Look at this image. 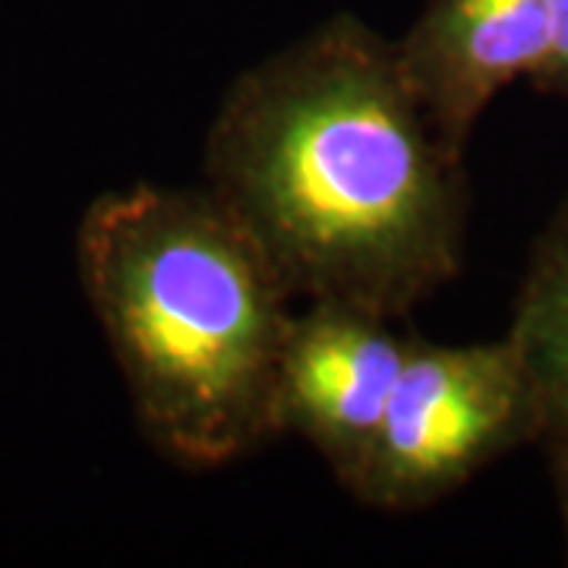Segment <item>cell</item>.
<instances>
[{"instance_id": "obj_1", "label": "cell", "mask_w": 568, "mask_h": 568, "mask_svg": "<svg viewBox=\"0 0 568 568\" xmlns=\"http://www.w3.org/2000/svg\"><path fill=\"white\" fill-rule=\"evenodd\" d=\"M205 190L294 301L402 320L465 260V155L429 121L395 41L354 17L244 70L205 140Z\"/></svg>"}, {"instance_id": "obj_2", "label": "cell", "mask_w": 568, "mask_h": 568, "mask_svg": "<svg viewBox=\"0 0 568 568\" xmlns=\"http://www.w3.org/2000/svg\"><path fill=\"white\" fill-rule=\"evenodd\" d=\"M77 260L142 433L168 458L222 467L275 436L294 294L205 186L104 193L82 215Z\"/></svg>"}, {"instance_id": "obj_3", "label": "cell", "mask_w": 568, "mask_h": 568, "mask_svg": "<svg viewBox=\"0 0 568 568\" xmlns=\"http://www.w3.org/2000/svg\"><path fill=\"white\" fill-rule=\"evenodd\" d=\"M544 410L503 335L480 345L410 338L379 436L351 496L383 511H417L484 467L540 446Z\"/></svg>"}, {"instance_id": "obj_4", "label": "cell", "mask_w": 568, "mask_h": 568, "mask_svg": "<svg viewBox=\"0 0 568 568\" xmlns=\"http://www.w3.org/2000/svg\"><path fill=\"white\" fill-rule=\"evenodd\" d=\"M395 323L369 306L306 301L284 335L275 436L306 439L347 493L364 474L410 347Z\"/></svg>"}, {"instance_id": "obj_5", "label": "cell", "mask_w": 568, "mask_h": 568, "mask_svg": "<svg viewBox=\"0 0 568 568\" xmlns=\"http://www.w3.org/2000/svg\"><path fill=\"white\" fill-rule=\"evenodd\" d=\"M549 39V0H433L395 51L429 121L465 155L489 102L540 77Z\"/></svg>"}, {"instance_id": "obj_6", "label": "cell", "mask_w": 568, "mask_h": 568, "mask_svg": "<svg viewBox=\"0 0 568 568\" xmlns=\"http://www.w3.org/2000/svg\"><path fill=\"white\" fill-rule=\"evenodd\" d=\"M506 338L540 402L544 433L568 420V196L530 246Z\"/></svg>"}, {"instance_id": "obj_7", "label": "cell", "mask_w": 568, "mask_h": 568, "mask_svg": "<svg viewBox=\"0 0 568 568\" xmlns=\"http://www.w3.org/2000/svg\"><path fill=\"white\" fill-rule=\"evenodd\" d=\"M549 13H552L549 58L534 85L568 102V0H549Z\"/></svg>"}, {"instance_id": "obj_8", "label": "cell", "mask_w": 568, "mask_h": 568, "mask_svg": "<svg viewBox=\"0 0 568 568\" xmlns=\"http://www.w3.org/2000/svg\"><path fill=\"white\" fill-rule=\"evenodd\" d=\"M540 446L547 452L549 477H552V489H556V503H559V515H562V528H566V562H568V420L549 426L540 439Z\"/></svg>"}]
</instances>
